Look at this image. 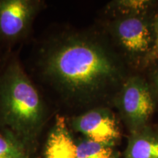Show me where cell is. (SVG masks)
Instances as JSON below:
<instances>
[{
    "label": "cell",
    "mask_w": 158,
    "mask_h": 158,
    "mask_svg": "<svg viewBox=\"0 0 158 158\" xmlns=\"http://www.w3.org/2000/svg\"><path fill=\"white\" fill-rule=\"evenodd\" d=\"M77 145V158H117L112 146L97 143L88 138L81 140Z\"/></svg>",
    "instance_id": "30bf717a"
},
{
    "label": "cell",
    "mask_w": 158,
    "mask_h": 158,
    "mask_svg": "<svg viewBox=\"0 0 158 158\" xmlns=\"http://www.w3.org/2000/svg\"><path fill=\"white\" fill-rule=\"evenodd\" d=\"M121 108L133 133L144 128L155 104L148 86L140 78L130 79L121 93Z\"/></svg>",
    "instance_id": "277c9868"
},
{
    "label": "cell",
    "mask_w": 158,
    "mask_h": 158,
    "mask_svg": "<svg viewBox=\"0 0 158 158\" xmlns=\"http://www.w3.org/2000/svg\"><path fill=\"white\" fill-rule=\"evenodd\" d=\"M46 116L45 102L36 86L19 63H10L0 76V124L30 144Z\"/></svg>",
    "instance_id": "7a4b0ae2"
},
{
    "label": "cell",
    "mask_w": 158,
    "mask_h": 158,
    "mask_svg": "<svg viewBox=\"0 0 158 158\" xmlns=\"http://www.w3.org/2000/svg\"><path fill=\"white\" fill-rule=\"evenodd\" d=\"M73 128L86 138L97 143L112 146L120 138V130L115 118L106 109H92L75 117Z\"/></svg>",
    "instance_id": "5b68a950"
},
{
    "label": "cell",
    "mask_w": 158,
    "mask_h": 158,
    "mask_svg": "<svg viewBox=\"0 0 158 158\" xmlns=\"http://www.w3.org/2000/svg\"><path fill=\"white\" fill-rule=\"evenodd\" d=\"M147 2L146 1H124L121 3L122 7L128 10L139 11L147 7Z\"/></svg>",
    "instance_id": "8fae6325"
},
{
    "label": "cell",
    "mask_w": 158,
    "mask_h": 158,
    "mask_svg": "<svg viewBox=\"0 0 158 158\" xmlns=\"http://www.w3.org/2000/svg\"><path fill=\"white\" fill-rule=\"evenodd\" d=\"M125 158H158V138L144 128L134 132L128 142Z\"/></svg>",
    "instance_id": "ba28073f"
},
{
    "label": "cell",
    "mask_w": 158,
    "mask_h": 158,
    "mask_svg": "<svg viewBox=\"0 0 158 158\" xmlns=\"http://www.w3.org/2000/svg\"><path fill=\"white\" fill-rule=\"evenodd\" d=\"M116 32L123 48L131 54H144L151 47V30L141 18L128 17L121 20L116 25Z\"/></svg>",
    "instance_id": "8992f818"
},
{
    "label": "cell",
    "mask_w": 158,
    "mask_h": 158,
    "mask_svg": "<svg viewBox=\"0 0 158 158\" xmlns=\"http://www.w3.org/2000/svg\"><path fill=\"white\" fill-rule=\"evenodd\" d=\"M45 158H77V145L63 116H56L45 148Z\"/></svg>",
    "instance_id": "52a82bcc"
},
{
    "label": "cell",
    "mask_w": 158,
    "mask_h": 158,
    "mask_svg": "<svg viewBox=\"0 0 158 158\" xmlns=\"http://www.w3.org/2000/svg\"><path fill=\"white\" fill-rule=\"evenodd\" d=\"M155 43L158 48V19L156 21L155 26Z\"/></svg>",
    "instance_id": "7c38bea8"
},
{
    "label": "cell",
    "mask_w": 158,
    "mask_h": 158,
    "mask_svg": "<svg viewBox=\"0 0 158 158\" xmlns=\"http://www.w3.org/2000/svg\"><path fill=\"white\" fill-rule=\"evenodd\" d=\"M38 68L45 83L64 97L81 102L94 98L116 73L101 45L81 35L55 37L45 43Z\"/></svg>",
    "instance_id": "6da1fadb"
},
{
    "label": "cell",
    "mask_w": 158,
    "mask_h": 158,
    "mask_svg": "<svg viewBox=\"0 0 158 158\" xmlns=\"http://www.w3.org/2000/svg\"><path fill=\"white\" fill-rule=\"evenodd\" d=\"M155 81V85H156V87H157V91H158V73H157V75H156Z\"/></svg>",
    "instance_id": "4fadbf2b"
},
{
    "label": "cell",
    "mask_w": 158,
    "mask_h": 158,
    "mask_svg": "<svg viewBox=\"0 0 158 158\" xmlns=\"http://www.w3.org/2000/svg\"><path fill=\"white\" fill-rule=\"evenodd\" d=\"M40 5L34 0H0V38L8 42L23 38Z\"/></svg>",
    "instance_id": "3957f363"
},
{
    "label": "cell",
    "mask_w": 158,
    "mask_h": 158,
    "mask_svg": "<svg viewBox=\"0 0 158 158\" xmlns=\"http://www.w3.org/2000/svg\"><path fill=\"white\" fill-rule=\"evenodd\" d=\"M0 158H31L29 144L3 128L0 131Z\"/></svg>",
    "instance_id": "9c48e42d"
}]
</instances>
